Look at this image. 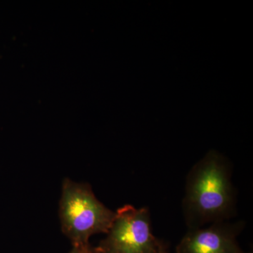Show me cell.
Wrapping results in <instances>:
<instances>
[{
	"label": "cell",
	"instance_id": "obj_1",
	"mask_svg": "<svg viewBox=\"0 0 253 253\" xmlns=\"http://www.w3.org/2000/svg\"><path fill=\"white\" fill-rule=\"evenodd\" d=\"M232 166L224 155L211 150L198 161L186 177L182 212L189 230L218 221H229L236 214V193Z\"/></svg>",
	"mask_w": 253,
	"mask_h": 253
},
{
	"label": "cell",
	"instance_id": "obj_2",
	"mask_svg": "<svg viewBox=\"0 0 253 253\" xmlns=\"http://www.w3.org/2000/svg\"><path fill=\"white\" fill-rule=\"evenodd\" d=\"M59 215L61 230L73 246H88L91 236L107 234L116 212L96 197L89 184L65 178Z\"/></svg>",
	"mask_w": 253,
	"mask_h": 253
},
{
	"label": "cell",
	"instance_id": "obj_3",
	"mask_svg": "<svg viewBox=\"0 0 253 253\" xmlns=\"http://www.w3.org/2000/svg\"><path fill=\"white\" fill-rule=\"evenodd\" d=\"M98 247L113 253H168L166 245L153 234L149 210L131 205L116 211L112 224Z\"/></svg>",
	"mask_w": 253,
	"mask_h": 253
},
{
	"label": "cell",
	"instance_id": "obj_4",
	"mask_svg": "<svg viewBox=\"0 0 253 253\" xmlns=\"http://www.w3.org/2000/svg\"><path fill=\"white\" fill-rule=\"evenodd\" d=\"M244 221H218L188 231L176 247V253H246L238 242L244 230Z\"/></svg>",
	"mask_w": 253,
	"mask_h": 253
},
{
	"label": "cell",
	"instance_id": "obj_5",
	"mask_svg": "<svg viewBox=\"0 0 253 253\" xmlns=\"http://www.w3.org/2000/svg\"><path fill=\"white\" fill-rule=\"evenodd\" d=\"M91 246H73V249L68 253H89Z\"/></svg>",
	"mask_w": 253,
	"mask_h": 253
},
{
	"label": "cell",
	"instance_id": "obj_6",
	"mask_svg": "<svg viewBox=\"0 0 253 253\" xmlns=\"http://www.w3.org/2000/svg\"><path fill=\"white\" fill-rule=\"evenodd\" d=\"M89 253H113L108 252V251H104V250L100 249V248L96 246V247H90L89 249Z\"/></svg>",
	"mask_w": 253,
	"mask_h": 253
}]
</instances>
